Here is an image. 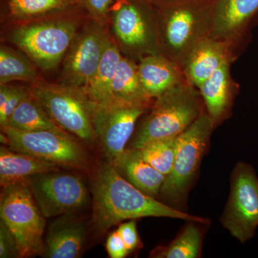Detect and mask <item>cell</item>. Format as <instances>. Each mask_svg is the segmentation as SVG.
Instances as JSON below:
<instances>
[{"instance_id":"1","label":"cell","mask_w":258,"mask_h":258,"mask_svg":"<svg viewBox=\"0 0 258 258\" xmlns=\"http://www.w3.org/2000/svg\"><path fill=\"white\" fill-rule=\"evenodd\" d=\"M92 224L105 232L113 226L144 217H168L210 224V220L180 211L141 191L108 161L97 167L91 183Z\"/></svg>"},{"instance_id":"2","label":"cell","mask_w":258,"mask_h":258,"mask_svg":"<svg viewBox=\"0 0 258 258\" xmlns=\"http://www.w3.org/2000/svg\"><path fill=\"white\" fill-rule=\"evenodd\" d=\"M205 111L198 88L181 83L154 99L126 149H139L154 141L179 137Z\"/></svg>"},{"instance_id":"3","label":"cell","mask_w":258,"mask_h":258,"mask_svg":"<svg viewBox=\"0 0 258 258\" xmlns=\"http://www.w3.org/2000/svg\"><path fill=\"white\" fill-rule=\"evenodd\" d=\"M211 2L179 0L158 7L159 45L163 55L182 69L195 46L211 32Z\"/></svg>"},{"instance_id":"4","label":"cell","mask_w":258,"mask_h":258,"mask_svg":"<svg viewBox=\"0 0 258 258\" xmlns=\"http://www.w3.org/2000/svg\"><path fill=\"white\" fill-rule=\"evenodd\" d=\"M214 129L213 123L205 111L178 137L172 169L166 176L158 197L162 203L185 212L188 195L208 152Z\"/></svg>"},{"instance_id":"5","label":"cell","mask_w":258,"mask_h":258,"mask_svg":"<svg viewBox=\"0 0 258 258\" xmlns=\"http://www.w3.org/2000/svg\"><path fill=\"white\" fill-rule=\"evenodd\" d=\"M0 195V217L11 231L21 257L42 256L45 217L25 181L4 186Z\"/></svg>"},{"instance_id":"6","label":"cell","mask_w":258,"mask_h":258,"mask_svg":"<svg viewBox=\"0 0 258 258\" xmlns=\"http://www.w3.org/2000/svg\"><path fill=\"white\" fill-rule=\"evenodd\" d=\"M30 93L64 132L87 144L96 142L91 101L84 91L66 85L36 82Z\"/></svg>"},{"instance_id":"7","label":"cell","mask_w":258,"mask_h":258,"mask_svg":"<svg viewBox=\"0 0 258 258\" xmlns=\"http://www.w3.org/2000/svg\"><path fill=\"white\" fill-rule=\"evenodd\" d=\"M13 150L49 161L64 169L89 170L87 152L69 134L51 131L24 132L2 128Z\"/></svg>"},{"instance_id":"8","label":"cell","mask_w":258,"mask_h":258,"mask_svg":"<svg viewBox=\"0 0 258 258\" xmlns=\"http://www.w3.org/2000/svg\"><path fill=\"white\" fill-rule=\"evenodd\" d=\"M113 30L126 52L141 57L161 53L157 10L142 0H120L113 14Z\"/></svg>"},{"instance_id":"9","label":"cell","mask_w":258,"mask_h":258,"mask_svg":"<svg viewBox=\"0 0 258 258\" xmlns=\"http://www.w3.org/2000/svg\"><path fill=\"white\" fill-rule=\"evenodd\" d=\"M76 35V24L58 20L20 27L12 40L40 69L52 70L66 57Z\"/></svg>"},{"instance_id":"10","label":"cell","mask_w":258,"mask_h":258,"mask_svg":"<svg viewBox=\"0 0 258 258\" xmlns=\"http://www.w3.org/2000/svg\"><path fill=\"white\" fill-rule=\"evenodd\" d=\"M220 222L241 243L254 237L258 227V178L250 164L238 162L230 177V193Z\"/></svg>"},{"instance_id":"11","label":"cell","mask_w":258,"mask_h":258,"mask_svg":"<svg viewBox=\"0 0 258 258\" xmlns=\"http://www.w3.org/2000/svg\"><path fill=\"white\" fill-rule=\"evenodd\" d=\"M26 181L45 218L77 213L90 203L87 186L74 173L50 171L30 176Z\"/></svg>"},{"instance_id":"12","label":"cell","mask_w":258,"mask_h":258,"mask_svg":"<svg viewBox=\"0 0 258 258\" xmlns=\"http://www.w3.org/2000/svg\"><path fill=\"white\" fill-rule=\"evenodd\" d=\"M91 119L96 141L106 161L115 164L126 149L136 123L152 107L114 101L98 104L91 101Z\"/></svg>"},{"instance_id":"13","label":"cell","mask_w":258,"mask_h":258,"mask_svg":"<svg viewBox=\"0 0 258 258\" xmlns=\"http://www.w3.org/2000/svg\"><path fill=\"white\" fill-rule=\"evenodd\" d=\"M210 37L227 42L239 55L258 20V0H212Z\"/></svg>"},{"instance_id":"14","label":"cell","mask_w":258,"mask_h":258,"mask_svg":"<svg viewBox=\"0 0 258 258\" xmlns=\"http://www.w3.org/2000/svg\"><path fill=\"white\" fill-rule=\"evenodd\" d=\"M108 39L98 25L76 35L64 57L61 84L85 91L98 69Z\"/></svg>"},{"instance_id":"15","label":"cell","mask_w":258,"mask_h":258,"mask_svg":"<svg viewBox=\"0 0 258 258\" xmlns=\"http://www.w3.org/2000/svg\"><path fill=\"white\" fill-rule=\"evenodd\" d=\"M239 56L230 44L207 37L190 52L182 71L187 82L199 88L223 64L233 63Z\"/></svg>"},{"instance_id":"16","label":"cell","mask_w":258,"mask_h":258,"mask_svg":"<svg viewBox=\"0 0 258 258\" xmlns=\"http://www.w3.org/2000/svg\"><path fill=\"white\" fill-rule=\"evenodd\" d=\"M231 64H223L198 88L215 128L230 118L240 93V85L231 76Z\"/></svg>"},{"instance_id":"17","label":"cell","mask_w":258,"mask_h":258,"mask_svg":"<svg viewBox=\"0 0 258 258\" xmlns=\"http://www.w3.org/2000/svg\"><path fill=\"white\" fill-rule=\"evenodd\" d=\"M75 214L61 215L51 224L45 239L42 257H81L87 238V227L86 222Z\"/></svg>"},{"instance_id":"18","label":"cell","mask_w":258,"mask_h":258,"mask_svg":"<svg viewBox=\"0 0 258 258\" xmlns=\"http://www.w3.org/2000/svg\"><path fill=\"white\" fill-rule=\"evenodd\" d=\"M137 67L146 92L154 100L178 85L187 82L181 66L161 53L141 57Z\"/></svg>"},{"instance_id":"19","label":"cell","mask_w":258,"mask_h":258,"mask_svg":"<svg viewBox=\"0 0 258 258\" xmlns=\"http://www.w3.org/2000/svg\"><path fill=\"white\" fill-rule=\"evenodd\" d=\"M61 166L38 158L17 152L3 145L0 147V184L2 187L25 181L30 176L60 171Z\"/></svg>"},{"instance_id":"20","label":"cell","mask_w":258,"mask_h":258,"mask_svg":"<svg viewBox=\"0 0 258 258\" xmlns=\"http://www.w3.org/2000/svg\"><path fill=\"white\" fill-rule=\"evenodd\" d=\"M113 166L131 184L149 196L158 198L166 176L144 161L138 149H125Z\"/></svg>"},{"instance_id":"21","label":"cell","mask_w":258,"mask_h":258,"mask_svg":"<svg viewBox=\"0 0 258 258\" xmlns=\"http://www.w3.org/2000/svg\"><path fill=\"white\" fill-rule=\"evenodd\" d=\"M114 101L152 107L154 100L148 96L133 60L121 57L112 83Z\"/></svg>"},{"instance_id":"22","label":"cell","mask_w":258,"mask_h":258,"mask_svg":"<svg viewBox=\"0 0 258 258\" xmlns=\"http://www.w3.org/2000/svg\"><path fill=\"white\" fill-rule=\"evenodd\" d=\"M121 57L116 45L108 38L98 69L85 90L90 101L98 104L114 102L112 83Z\"/></svg>"},{"instance_id":"23","label":"cell","mask_w":258,"mask_h":258,"mask_svg":"<svg viewBox=\"0 0 258 258\" xmlns=\"http://www.w3.org/2000/svg\"><path fill=\"white\" fill-rule=\"evenodd\" d=\"M7 126L24 132L51 131L67 133L56 124L30 92L13 112Z\"/></svg>"},{"instance_id":"24","label":"cell","mask_w":258,"mask_h":258,"mask_svg":"<svg viewBox=\"0 0 258 258\" xmlns=\"http://www.w3.org/2000/svg\"><path fill=\"white\" fill-rule=\"evenodd\" d=\"M196 222H187L175 238L165 246L153 249L150 257L198 258L201 257L203 232Z\"/></svg>"},{"instance_id":"25","label":"cell","mask_w":258,"mask_h":258,"mask_svg":"<svg viewBox=\"0 0 258 258\" xmlns=\"http://www.w3.org/2000/svg\"><path fill=\"white\" fill-rule=\"evenodd\" d=\"M28 56L10 47L0 49V84L13 81L36 83L37 74Z\"/></svg>"},{"instance_id":"26","label":"cell","mask_w":258,"mask_h":258,"mask_svg":"<svg viewBox=\"0 0 258 258\" xmlns=\"http://www.w3.org/2000/svg\"><path fill=\"white\" fill-rule=\"evenodd\" d=\"M178 137L154 141L138 149L144 161L166 176L170 173L175 159Z\"/></svg>"},{"instance_id":"27","label":"cell","mask_w":258,"mask_h":258,"mask_svg":"<svg viewBox=\"0 0 258 258\" xmlns=\"http://www.w3.org/2000/svg\"><path fill=\"white\" fill-rule=\"evenodd\" d=\"M67 0H10L12 13L18 17H31L60 9Z\"/></svg>"},{"instance_id":"28","label":"cell","mask_w":258,"mask_h":258,"mask_svg":"<svg viewBox=\"0 0 258 258\" xmlns=\"http://www.w3.org/2000/svg\"><path fill=\"white\" fill-rule=\"evenodd\" d=\"M28 92L21 88L9 86L8 83L0 84V125L4 128L20 102Z\"/></svg>"},{"instance_id":"29","label":"cell","mask_w":258,"mask_h":258,"mask_svg":"<svg viewBox=\"0 0 258 258\" xmlns=\"http://www.w3.org/2000/svg\"><path fill=\"white\" fill-rule=\"evenodd\" d=\"M21 257L18 243L6 225L0 221V258Z\"/></svg>"},{"instance_id":"30","label":"cell","mask_w":258,"mask_h":258,"mask_svg":"<svg viewBox=\"0 0 258 258\" xmlns=\"http://www.w3.org/2000/svg\"><path fill=\"white\" fill-rule=\"evenodd\" d=\"M117 230L130 253L140 248L142 242L139 238L136 220L121 222L118 225Z\"/></svg>"},{"instance_id":"31","label":"cell","mask_w":258,"mask_h":258,"mask_svg":"<svg viewBox=\"0 0 258 258\" xmlns=\"http://www.w3.org/2000/svg\"><path fill=\"white\" fill-rule=\"evenodd\" d=\"M106 248L108 255L111 258H124L130 253L117 230L108 235Z\"/></svg>"},{"instance_id":"32","label":"cell","mask_w":258,"mask_h":258,"mask_svg":"<svg viewBox=\"0 0 258 258\" xmlns=\"http://www.w3.org/2000/svg\"><path fill=\"white\" fill-rule=\"evenodd\" d=\"M83 3L93 18L103 20L108 14L112 0H83Z\"/></svg>"},{"instance_id":"33","label":"cell","mask_w":258,"mask_h":258,"mask_svg":"<svg viewBox=\"0 0 258 258\" xmlns=\"http://www.w3.org/2000/svg\"><path fill=\"white\" fill-rule=\"evenodd\" d=\"M142 1L149 3V4L153 5L155 8H158V7L163 6V5L179 1V0H142Z\"/></svg>"},{"instance_id":"34","label":"cell","mask_w":258,"mask_h":258,"mask_svg":"<svg viewBox=\"0 0 258 258\" xmlns=\"http://www.w3.org/2000/svg\"><path fill=\"white\" fill-rule=\"evenodd\" d=\"M203 1L211 2L212 0H203Z\"/></svg>"}]
</instances>
